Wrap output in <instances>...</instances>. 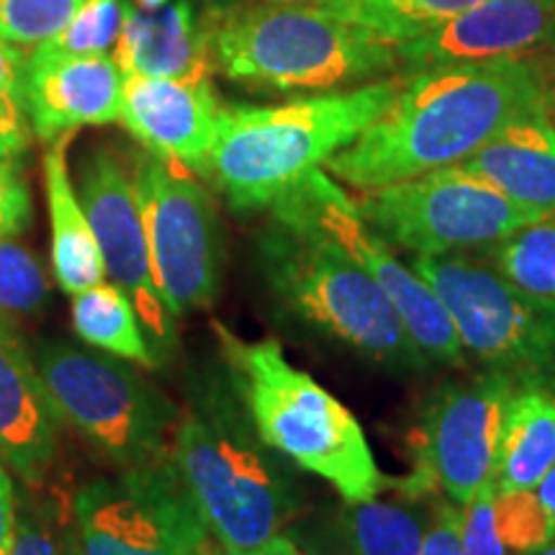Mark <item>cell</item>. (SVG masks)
<instances>
[{
	"mask_svg": "<svg viewBox=\"0 0 555 555\" xmlns=\"http://www.w3.org/2000/svg\"><path fill=\"white\" fill-rule=\"evenodd\" d=\"M545 106H555L551 75L527 54L404 73L386 114L324 170L356 191L384 189L466 163L506 124Z\"/></svg>",
	"mask_w": 555,
	"mask_h": 555,
	"instance_id": "1",
	"label": "cell"
},
{
	"mask_svg": "<svg viewBox=\"0 0 555 555\" xmlns=\"http://www.w3.org/2000/svg\"><path fill=\"white\" fill-rule=\"evenodd\" d=\"M401 86L404 75H391L281 106L224 108L204 176L237 211L268 208L373 127Z\"/></svg>",
	"mask_w": 555,
	"mask_h": 555,
	"instance_id": "2",
	"label": "cell"
},
{
	"mask_svg": "<svg viewBox=\"0 0 555 555\" xmlns=\"http://www.w3.org/2000/svg\"><path fill=\"white\" fill-rule=\"evenodd\" d=\"M268 211L273 221L258 242L260 270L288 314L391 371L433 365L384 288L335 237L286 204Z\"/></svg>",
	"mask_w": 555,
	"mask_h": 555,
	"instance_id": "3",
	"label": "cell"
},
{
	"mask_svg": "<svg viewBox=\"0 0 555 555\" xmlns=\"http://www.w3.org/2000/svg\"><path fill=\"white\" fill-rule=\"evenodd\" d=\"M208 47L229 80L286 93L365 86L401 67L393 41L327 5H237L217 18Z\"/></svg>",
	"mask_w": 555,
	"mask_h": 555,
	"instance_id": "4",
	"label": "cell"
},
{
	"mask_svg": "<svg viewBox=\"0 0 555 555\" xmlns=\"http://www.w3.org/2000/svg\"><path fill=\"white\" fill-rule=\"evenodd\" d=\"M170 461L214 547L247 553L281 535L298 496L232 393L208 388L178 416Z\"/></svg>",
	"mask_w": 555,
	"mask_h": 555,
	"instance_id": "5",
	"label": "cell"
},
{
	"mask_svg": "<svg viewBox=\"0 0 555 555\" xmlns=\"http://www.w3.org/2000/svg\"><path fill=\"white\" fill-rule=\"evenodd\" d=\"M217 335L249 420L270 450L335 486L347 504L367 502L388 489L350 409L291 365L275 339L242 343L221 324Z\"/></svg>",
	"mask_w": 555,
	"mask_h": 555,
	"instance_id": "6",
	"label": "cell"
},
{
	"mask_svg": "<svg viewBox=\"0 0 555 555\" xmlns=\"http://www.w3.org/2000/svg\"><path fill=\"white\" fill-rule=\"evenodd\" d=\"M446 307L466 358L517 386L555 391V304L525 294L483 255L409 262Z\"/></svg>",
	"mask_w": 555,
	"mask_h": 555,
	"instance_id": "7",
	"label": "cell"
},
{
	"mask_svg": "<svg viewBox=\"0 0 555 555\" xmlns=\"http://www.w3.org/2000/svg\"><path fill=\"white\" fill-rule=\"evenodd\" d=\"M356 206L380 240L412 258L483 253L538 221L461 165L360 191Z\"/></svg>",
	"mask_w": 555,
	"mask_h": 555,
	"instance_id": "8",
	"label": "cell"
},
{
	"mask_svg": "<svg viewBox=\"0 0 555 555\" xmlns=\"http://www.w3.org/2000/svg\"><path fill=\"white\" fill-rule=\"evenodd\" d=\"M37 365L57 414L116 466H147L170 453L176 406L121 358L54 343L41 347Z\"/></svg>",
	"mask_w": 555,
	"mask_h": 555,
	"instance_id": "9",
	"label": "cell"
},
{
	"mask_svg": "<svg viewBox=\"0 0 555 555\" xmlns=\"http://www.w3.org/2000/svg\"><path fill=\"white\" fill-rule=\"evenodd\" d=\"M73 535L82 555H214L170 453L82 486L73 502Z\"/></svg>",
	"mask_w": 555,
	"mask_h": 555,
	"instance_id": "10",
	"label": "cell"
},
{
	"mask_svg": "<svg viewBox=\"0 0 555 555\" xmlns=\"http://www.w3.org/2000/svg\"><path fill=\"white\" fill-rule=\"evenodd\" d=\"M157 286L176 317L219 296L221 227L214 201L189 168L139 152L131 168Z\"/></svg>",
	"mask_w": 555,
	"mask_h": 555,
	"instance_id": "11",
	"label": "cell"
},
{
	"mask_svg": "<svg viewBox=\"0 0 555 555\" xmlns=\"http://www.w3.org/2000/svg\"><path fill=\"white\" fill-rule=\"evenodd\" d=\"M273 204H286L301 217L314 221L365 268V273L384 288L388 301L399 311L406 332L420 345L429 363L448 367L466 365L468 358L463 352L453 322L429 283L412 266L401 262L393 247L365 224L356 198L347 196L324 168L298 180L294 189L283 193Z\"/></svg>",
	"mask_w": 555,
	"mask_h": 555,
	"instance_id": "12",
	"label": "cell"
},
{
	"mask_svg": "<svg viewBox=\"0 0 555 555\" xmlns=\"http://www.w3.org/2000/svg\"><path fill=\"white\" fill-rule=\"evenodd\" d=\"M517 384L502 373L446 384L416 427V476L409 494L440 491L463 506L494 483L504 414Z\"/></svg>",
	"mask_w": 555,
	"mask_h": 555,
	"instance_id": "13",
	"label": "cell"
},
{
	"mask_svg": "<svg viewBox=\"0 0 555 555\" xmlns=\"http://www.w3.org/2000/svg\"><path fill=\"white\" fill-rule=\"evenodd\" d=\"M80 201L99 240L106 275L131 298L157 358H168L178 339V317L157 286L134 180L111 150L99 147L82 165Z\"/></svg>",
	"mask_w": 555,
	"mask_h": 555,
	"instance_id": "14",
	"label": "cell"
},
{
	"mask_svg": "<svg viewBox=\"0 0 555 555\" xmlns=\"http://www.w3.org/2000/svg\"><path fill=\"white\" fill-rule=\"evenodd\" d=\"M224 106L208 80L124 75L121 124L152 155L204 176Z\"/></svg>",
	"mask_w": 555,
	"mask_h": 555,
	"instance_id": "15",
	"label": "cell"
},
{
	"mask_svg": "<svg viewBox=\"0 0 555 555\" xmlns=\"http://www.w3.org/2000/svg\"><path fill=\"white\" fill-rule=\"evenodd\" d=\"M555 34V0H483L440 29L397 44L406 73L483 62L525 57L535 47H547Z\"/></svg>",
	"mask_w": 555,
	"mask_h": 555,
	"instance_id": "16",
	"label": "cell"
},
{
	"mask_svg": "<svg viewBox=\"0 0 555 555\" xmlns=\"http://www.w3.org/2000/svg\"><path fill=\"white\" fill-rule=\"evenodd\" d=\"M26 114L39 139L54 142L80 127L121 121L124 73L114 52L26 60Z\"/></svg>",
	"mask_w": 555,
	"mask_h": 555,
	"instance_id": "17",
	"label": "cell"
},
{
	"mask_svg": "<svg viewBox=\"0 0 555 555\" xmlns=\"http://www.w3.org/2000/svg\"><path fill=\"white\" fill-rule=\"evenodd\" d=\"M62 416L13 322L0 317V461L39 486L57 455Z\"/></svg>",
	"mask_w": 555,
	"mask_h": 555,
	"instance_id": "18",
	"label": "cell"
},
{
	"mask_svg": "<svg viewBox=\"0 0 555 555\" xmlns=\"http://www.w3.org/2000/svg\"><path fill=\"white\" fill-rule=\"evenodd\" d=\"M114 60L124 75L208 80L214 69L208 37L185 0H124Z\"/></svg>",
	"mask_w": 555,
	"mask_h": 555,
	"instance_id": "19",
	"label": "cell"
},
{
	"mask_svg": "<svg viewBox=\"0 0 555 555\" xmlns=\"http://www.w3.org/2000/svg\"><path fill=\"white\" fill-rule=\"evenodd\" d=\"M553 108L517 116L491 137L461 168L474 172L538 219L555 214V124Z\"/></svg>",
	"mask_w": 555,
	"mask_h": 555,
	"instance_id": "20",
	"label": "cell"
},
{
	"mask_svg": "<svg viewBox=\"0 0 555 555\" xmlns=\"http://www.w3.org/2000/svg\"><path fill=\"white\" fill-rule=\"evenodd\" d=\"M73 134L50 142L44 155V193L52 227V270L67 296H78L106 281V266L90 227L86 208L75 191L67 168V147Z\"/></svg>",
	"mask_w": 555,
	"mask_h": 555,
	"instance_id": "21",
	"label": "cell"
},
{
	"mask_svg": "<svg viewBox=\"0 0 555 555\" xmlns=\"http://www.w3.org/2000/svg\"><path fill=\"white\" fill-rule=\"evenodd\" d=\"M555 466V391L517 386L504 414L496 491H532Z\"/></svg>",
	"mask_w": 555,
	"mask_h": 555,
	"instance_id": "22",
	"label": "cell"
},
{
	"mask_svg": "<svg viewBox=\"0 0 555 555\" xmlns=\"http://www.w3.org/2000/svg\"><path fill=\"white\" fill-rule=\"evenodd\" d=\"M427 494L401 499H367L347 504L335 519L332 555H420L422 540L435 515Z\"/></svg>",
	"mask_w": 555,
	"mask_h": 555,
	"instance_id": "23",
	"label": "cell"
},
{
	"mask_svg": "<svg viewBox=\"0 0 555 555\" xmlns=\"http://www.w3.org/2000/svg\"><path fill=\"white\" fill-rule=\"evenodd\" d=\"M73 324L80 339L103 352H111L121 360H134L147 367L159 365L155 347L144 335L134 304L114 283L103 281L99 286L73 296Z\"/></svg>",
	"mask_w": 555,
	"mask_h": 555,
	"instance_id": "24",
	"label": "cell"
},
{
	"mask_svg": "<svg viewBox=\"0 0 555 555\" xmlns=\"http://www.w3.org/2000/svg\"><path fill=\"white\" fill-rule=\"evenodd\" d=\"M478 255L525 294L555 304V214L519 227Z\"/></svg>",
	"mask_w": 555,
	"mask_h": 555,
	"instance_id": "25",
	"label": "cell"
},
{
	"mask_svg": "<svg viewBox=\"0 0 555 555\" xmlns=\"http://www.w3.org/2000/svg\"><path fill=\"white\" fill-rule=\"evenodd\" d=\"M481 3L483 0H347L339 11L401 44L440 29Z\"/></svg>",
	"mask_w": 555,
	"mask_h": 555,
	"instance_id": "26",
	"label": "cell"
},
{
	"mask_svg": "<svg viewBox=\"0 0 555 555\" xmlns=\"http://www.w3.org/2000/svg\"><path fill=\"white\" fill-rule=\"evenodd\" d=\"M121 9L124 0H86L57 37L34 47L26 60L41 62L114 52L121 29Z\"/></svg>",
	"mask_w": 555,
	"mask_h": 555,
	"instance_id": "27",
	"label": "cell"
},
{
	"mask_svg": "<svg viewBox=\"0 0 555 555\" xmlns=\"http://www.w3.org/2000/svg\"><path fill=\"white\" fill-rule=\"evenodd\" d=\"M47 275L41 262L13 237H0V317L39 314L47 304Z\"/></svg>",
	"mask_w": 555,
	"mask_h": 555,
	"instance_id": "28",
	"label": "cell"
},
{
	"mask_svg": "<svg viewBox=\"0 0 555 555\" xmlns=\"http://www.w3.org/2000/svg\"><path fill=\"white\" fill-rule=\"evenodd\" d=\"M82 3L86 0H0V41L34 50L57 37Z\"/></svg>",
	"mask_w": 555,
	"mask_h": 555,
	"instance_id": "29",
	"label": "cell"
},
{
	"mask_svg": "<svg viewBox=\"0 0 555 555\" xmlns=\"http://www.w3.org/2000/svg\"><path fill=\"white\" fill-rule=\"evenodd\" d=\"M26 57L0 41V157L18 159L29 150L31 124L24 95Z\"/></svg>",
	"mask_w": 555,
	"mask_h": 555,
	"instance_id": "30",
	"label": "cell"
},
{
	"mask_svg": "<svg viewBox=\"0 0 555 555\" xmlns=\"http://www.w3.org/2000/svg\"><path fill=\"white\" fill-rule=\"evenodd\" d=\"M461 551L463 555H512L499 530L494 483L483 486L468 504H463Z\"/></svg>",
	"mask_w": 555,
	"mask_h": 555,
	"instance_id": "31",
	"label": "cell"
},
{
	"mask_svg": "<svg viewBox=\"0 0 555 555\" xmlns=\"http://www.w3.org/2000/svg\"><path fill=\"white\" fill-rule=\"evenodd\" d=\"M31 196L16 165L9 157H0V237H16L29 224Z\"/></svg>",
	"mask_w": 555,
	"mask_h": 555,
	"instance_id": "32",
	"label": "cell"
},
{
	"mask_svg": "<svg viewBox=\"0 0 555 555\" xmlns=\"http://www.w3.org/2000/svg\"><path fill=\"white\" fill-rule=\"evenodd\" d=\"M11 555H69V535L62 540L47 519L26 512L16 517Z\"/></svg>",
	"mask_w": 555,
	"mask_h": 555,
	"instance_id": "33",
	"label": "cell"
},
{
	"mask_svg": "<svg viewBox=\"0 0 555 555\" xmlns=\"http://www.w3.org/2000/svg\"><path fill=\"white\" fill-rule=\"evenodd\" d=\"M461 519L463 506L442 499L435 502V515L429 522L420 555H463L461 551Z\"/></svg>",
	"mask_w": 555,
	"mask_h": 555,
	"instance_id": "34",
	"label": "cell"
},
{
	"mask_svg": "<svg viewBox=\"0 0 555 555\" xmlns=\"http://www.w3.org/2000/svg\"><path fill=\"white\" fill-rule=\"evenodd\" d=\"M16 494L5 463L0 461V555H11L13 532H16Z\"/></svg>",
	"mask_w": 555,
	"mask_h": 555,
	"instance_id": "35",
	"label": "cell"
},
{
	"mask_svg": "<svg viewBox=\"0 0 555 555\" xmlns=\"http://www.w3.org/2000/svg\"><path fill=\"white\" fill-rule=\"evenodd\" d=\"M214 555H307L298 547L294 540H291L288 535H275L270 538L268 543H262L260 547H255V551H247V553H224L219 551V547H214Z\"/></svg>",
	"mask_w": 555,
	"mask_h": 555,
	"instance_id": "36",
	"label": "cell"
},
{
	"mask_svg": "<svg viewBox=\"0 0 555 555\" xmlns=\"http://www.w3.org/2000/svg\"><path fill=\"white\" fill-rule=\"evenodd\" d=\"M535 496L540 506H543L545 512V519H547V530H551V538H555V466L547 470L543 476V481H540L535 489Z\"/></svg>",
	"mask_w": 555,
	"mask_h": 555,
	"instance_id": "37",
	"label": "cell"
},
{
	"mask_svg": "<svg viewBox=\"0 0 555 555\" xmlns=\"http://www.w3.org/2000/svg\"><path fill=\"white\" fill-rule=\"evenodd\" d=\"M270 3H298V5H327V9H343L347 0H270Z\"/></svg>",
	"mask_w": 555,
	"mask_h": 555,
	"instance_id": "38",
	"label": "cell"
},
{
	"mask_svg": "<svg viewBox=\"0 0 555 555\" xmlns=\"http://www.w3.org/2000/svg\"><path fill=\"white\" fill-rule=\"evenodd\" d=\"M525 555H555V538H551L547 543H543L540 547H535V551H530Z\"/></svg>",
	"mask_w": 555,
	"mask_h": 555,
	"instance_id": "39",
	"label": "cell"
},
{
	"mask_svg": "<svg viewBox=\"0 0 555 555\" xmlns=\"http://www.w3.org/2000/svg\"><path fill=\"white\" fill-rule=\"evenodd\" d=\"M69 555H82L80 547H78V540H75L73 532H69Z\"/></svg>",
	"mask_w": 555,
	"mask_h": 555,
	"instance_id": "40",
	"label": "cell"
},
{
	"mask_svg": "<svg viewBox=\"0 0 555 555\" xmlns=\"http://www.w3.org/2000/svg\"><path fill=\"white\" fill-rule=\"evenodd\" d=\"M547 47H551V50H555V34L551 37V41H547Z\"/></svg>",
	"mask_w": 555,
	"mask_h": 555,
	"instance_id": "41",
	"label": "cell"
},
{
	"mask_svg": "<svg viewBox=\"0 0 555 555\" xmlns=\"http://www.w3.org/2000/svg\"><path fill=\"white\" fill-rule=\"evenodd\" d=\"M551 82H553V99H555V78Z\"/></svg>",
	"mask_w": 555,
	"mask_h": 555,
	"instance_id": "42",
	"label": "cell"
}]
</instances>
